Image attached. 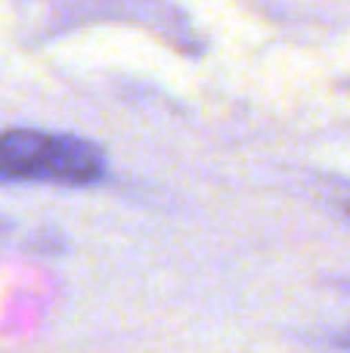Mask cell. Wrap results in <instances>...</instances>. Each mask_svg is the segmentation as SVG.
Masks as SVG:
<instances>
[{
  "mask_svg": "<svg viewBox=\"0 0 350 353\" xmlns=\"http://www.w3.org/2000/svg\"><path fill=\"white\" fill-rule=\"evenodd\" d=\"M105 176V155L96 143L43 130L0 134V183H56L93 186Z\"/></svg>",
  "mask_w": 350,
  "mask_h": 353,
  "instance_id": "1",
  "label": "cell"
}]
</instances>
